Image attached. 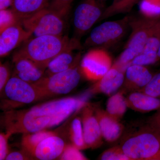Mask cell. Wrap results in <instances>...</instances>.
Here are the masks:
<instances>
[{
  "label": "cell",
  "mask_w": 160,
  "mask_h": 160,
  "mask_svg": "<svg viewBox=\"0 0 160 160\" xmlns=\"http://www.w3.org/2000/svg\"><path fill=\"white\" fill-rule=\"evenodd\" d=\"M2 95L4 98L1 109L5 112L46 99L33 84L14 75L10 78Z\"/></svg>",
  "instance_id": "obj_5"
},
{
  "label": "cell",
  "mask_w": 160,
  "mask_h": 160,
  "mask_svg": "<svg viewBox=\"0 0 160 160\" xmlns=\"http://www.w3.org/2000/svg\"><path fill=\"white\" fill-rule=\"evenodd\" d=\"M31 36V32L26 31L20 24H15L3 30L0 35L1 57L7 55Z\"/></svg>",
  "instance_id": "obj_16"
},
{
  "label": "cell",
  "mask_w": 160,
  "mask_h": 160,
  "mask_svg": "<svg viewBox=\"0 0 160 160\" xmlns=\"http://www.w3.org/2000/svg\"><path fill=\"white\" fill-rule=\"evenodd\" d=\"M81 120L84 139L88 148L97 149L103 144V136L95 113L94 106L88 102L82 108Z\"/></svg>",
  "instance_id": "obj_11"
},
{
  "label": "cell",
  "mask_w": 160,
  "mask_h": 160,
  "mask_svg": "<svg viewBox=\"0 0 160 160\" xmlns=\"http://www.w3.org/2000/svg\"><path fill=\"white\" fill-rule=\"evenodd\" d=\"M6 160H34L29 152L22 149V151L9 152L6 157Z\"/></svg>",
  "instance_id": "obj_33"
},
{
  "label": "cell",
  "mask_w": 160,
  "mask_h": 160,
  "mask_svg": "<svg viewBox=\"0 0 160 160\" xmlns=\"http://www.w3.org/2000/svg\"><path fill=\"white\" fill-rule=\"evenodd\" d=\"M141 0H113L111 5L104 10L99 21L106 19L117 15L128 13Z\"/></svg>",
  "instance_id": "obj_23"
},
{
  "label": "cell",
  "mask_w": 160,
  "mask_h": 160,
  "mask_svg": "<svg viewBox=\"0 0 160 160\" xmlns=\"http://www.w3.org/2000/svg\"><path fill=\"white\" fill-rule=\"evenodd\" d=\"M14 64L12 75L33 84L44 77L46 70L42 69L31 60L25 58L13 59Z\"/></svg>",
  "instance_id": "obj_18"
},
{
  "label": "cell",
  "mask_w": 160,
  "mask_h": 160,
  "mask_svg": "<svg viewBox=\"0 0 160 160\" xmlns=\"http://www.w3.org/2000/svg\"><path fill=\"white\" fill-rule=\"evenodd\" d=\"M69 138L72 145L80 149L88 148L85 142L81 118L77 117L70 123L69 127Z\"/></svg>",
  "instance_id": "obj_24"
},
{
  "label": "cell",
  "mask_w": 160,
  "mask_h": 160,
  "mask_svg": "<svg viewBox=\"0 0 160 160\" xmlns=\"http://www.w3.org/2000/svg\"><path fill=\"white\" fill-rule=\"evenodd\" d=\"M125 72L122 68L115 64L102 78L92 85L87 91L91 95L98 93L111 96L122 86L125 78Z\"/></svg>",
  "instance_id": "obj_12"
},
{
  "label": "cell",
  "mask_w": 160,
  "mask_h": 160,
  "mask_svg": "<svg viewBox=\"0 0 160 160\" xmlns=\"http://www.w3.org/2000/svg\"><path fill=\"white\" fill-rule=\"evenodd\" d=\"M81 61L66 71L49 76H44L33 83L46 99L67 94L78 86L81 80L82 72Z\"/></svg>",
  "instance_id": "obj_6"
},
{
  "label": "cell",
  "mask_w": 160,
  "mask_h": 160,
  "mask_svg": "<svg viewBox=\"0 0 160 160\" xmlns=\"http://www.w3.org/2000/svg\"><path fill=\"white\" fill-rule=\"evenodd\" d=\"M98 2H99L102 5H103V3L105 2L106 1H107V0H98Z\"/></svg>",
  "instance_id": "obj_37"
},
{
  "label": "cell",
  "mask_w": 160,
  "mask_h": 160,
  "mask_svg": "<svg viewBox=\"0 0 160 160\" xmlns=\"http://www.w3.org/2000/svg\"><path fill=\"white\" fill-rule=\"evenodd\" d=\"M160 61V46H159V48L158 50V53H157V61L158 62H159Z\"/></svg>",
  "instance_id": "obj_36"
},
{
  "label": "cell",
  "mask_w": 160,
  "mask_h": 160,
  "mask_svg": "<svg viewBox=\"0 0 160 160\" xmlns=\"http://www.w3.org/2000/svg\"><path fill=\"white\" fill-rule=\"evenodd\" d=\"M10 77V69L6 64L1 63L0 66V92L3 93L6 84L8 82Z\"/></svg>",
  "instance_id": "obj_32"
},
{
  "label": "cell",
  "mask_w": 160,
  "mask_h": 160,
  "mask_svg": "<svg viewBox=\"0 0 160 160\" xmlns=\"http://www.w3.org/2000/svg\"><path fill=\"white\" fill-rule=\"evenodd\" d=\"M91 95L86 91L81 95L51 100L25 109L5 112L3 123L12 134L33 133L57 126L75 112L81 111Z\"/></svg>",
  "instance_id": "obj_1"
},
{
  "label": "cell",
  "mask_w": 160,
  "mask_h": 160,
  "mask_svg": "<svg viewBox=\"0 0 160 160\" xmlns=\"http://www.w3.org/2000/svg\"><path fill=\"white\" fill-rule=\"evenodd\" d=\"M72 1L73 0H51L47 8L63 17L69 12Z\"/></svg>",
  "instance_id": "obj_29"
},
{
  "label": "cell",
  "mask_w": 160,
  "mask_h": 160,
  "mask_svg": "<svg viewBox=\"0 0 160 160\" xmlns=\"http://www.w3.org/2000/svg\"><path fill=\"white\" fill-rule=\"evenodd\" d=\"M154 74L146 66L131 64L125 71L122 90L125 93L139 91L149 83Z\"/></svg>",
  "instance_id": "obj_13"
},
{
  "label": "cell",
  "mask_w": 160,
  "mask_h": 160,
  "mask_svg": "<svg viewBox=\"0 0 160 160\" xmlns=\"http://www.w3.org/2000/svg\"><path fill=\"white\" fill-rule=\"evenodd\" d=\"M119 146L130 160H160V130L148 122L123 135Z\"/></svg>",
  "instance_id": "obj_3"
},
{
  "label": "cell",
  "mask_w": 160,
  "mask_h": 160,
  "mask_svg": "<svg viewBox=\"0 0 160 160\" xmlns=\"http://www.w3.org/2000/svg\"><path fill=\"white\" fill-rule=\"evenodd\" d=\"M57 134H58V132L56 131L47 130L23 134L22 140V148L30 154L32 151L42 141L49 136Z\"/></svg>",
  "instance_id": "obj_25"
},
{
  "label": "cell",
  "mask_w": 160,
  "mask_h": 160,
  "mask_svg": "<svg viewBox=\"0 0 160 160\" xmlns=\"http://www.w3.org/2000/svg\"><path fill=\"white\" fill-rule=\"evenodd\" d=\"M9 132H1L0 133V160H6L7 156L9 153V140L12 135Z\"/></svg>",
  "instance_id": "obj_31"
},
{
  "label": "cell",
  "mask_w": 160,
  "mask_h": 160,
  "mask_svg": "<svg viewBox=\"0 0 160 160\" xmlns=\"http://www.w3.org/2000/svg\"><path fill=\"white\" fill-rule=\"evenodd\" d=\"M139 91L160 99V72L154 74L149 83Z\"/></svg>",
  "instance_id": "obj_28"
},
{
  "label": "cell",
  "mask_w": 160,
  "mask_h": 160,
  "mask_svg": "<svg viewBox=\"0 0 160 160\" xmlns=\"http://www.w3.org/2000/svg\"><path fill=\"white\" fill-rule=\"evenodd\" d=\"M74 49H69L61 52L51 60L48 64L45 71V76L52 75L68 70L82 60L81 52L74 55Z\"/></svg>",
  "instance_id": "obj_20"
},
{
  "label": "cell",
  "mask_w": 160,
  "mask_h": 160,
  "mask_svg": "<svg viewBox=\"0 0 160 160\" xmlns=\"http://www.w3.org/2000/svg\"><path fill=\"white\" fill-rule=\"evenodd\" d=\"M125 92L121 90L112 95L107 101L106 111L117 119L121 120L128 108Z\"/></svg>",
  "instance_id": "obj_22"
},
{
  "label": "cell",
  "mask_w": 160,
  "mask_h": 160,
  "mask_svg": "<svg viewBox=\"0 0 160 160\" xmlns=\"http://www.w3.org/2000/svg\"><path fill=\"white\" fill-rule=\"evenodd\" d=\"M59 160H87V158L80 152V149L70 144H67L62 154L60 157Z\"/></svg>",
  "instance_id": "obj_30"
},
{
  "label": "cell",
  "mask_w": 160,
  "mask_h": 160,
  "mask_svg": "<svg viewBox=\"0 0 160 160\" xmlns=\"http://www.w3.org/2000/svg\"><path fill=\"white\" fill-rule=\"evenodd\" d=\"M149 124L160 130V109L150 117L148 121Z\"/></svg>",
  "instance_id": "obj_34"
},
{
  "label": "cell",
  "mask_w": 160,
  "mask_h": 160,
  "mask_svg": "<svg viewBox=\"0 0 160 160\" xmlns=\"http://www.w3.org/2000/svg\"><path fill=\"white\" fill-rule=\"evenodd\" d=\"M66 145L65 141L58 134L53 135L39 143L30 155L34 160L57 159L62 154Z\"/></svg>",
  "instance_id": "obj_14"
},
{
  "label": "cell",
  "mask_w": 160,
  "mask_h": 160,
  "mask_svg": "<svg viewBox=\"0 0 160 160\" xmlns=\"http://www.w3.org/2000/svg\"><path fill=\"white\" fill-rule=\"evenodd\" d=\"M98 159L101 160H130L119 146H113L103 152Z\"/></svg>",
  "instance_id": "obj_27"
},
{
  "label": "cell",
  "mask_w": 160,
  "mask_h": 160,
  "mask_svg": "<svg viewBox=\"0 0 160 160\" xmlns=\"http://www.w3.org/2000/svg\"><path fill=\"white\" fill-rule=\"evenodd\" d=\"M128 108L146 113L160 109V99L140 91L132 92L126 97Z\"/></svg>",
  "instance_id": "obj_19"
},
{
  "label": "cell",
  "mask_w": 160,
  "mask_h": 160,
  "mask_svg": "<svg viewBox=\"0 0 160 160\" xmlns=\"http://www.w3.org/2000/svg\"><path fill=\"white\" fill-rule=\"evenodd\" d=\"M160 46V17L156 23L143 51L131 62V64L148 66L157 62V53Z\"/></svg>",
  "instance_id": "obj_17"
},
{
  "label": "cell",
  "mask_w": 160,
  "mask_h": 160,
  "mask_svg": "<svg viewBox=\"0 0 160 160\" xmlns=\"http://www.w3.org/2000/svg\"><path fill=\"white\" fill-rule=\"evenodd\" d=\"M111 58L102 49L90 50L81 60V70L87 79L97 82L112 66Z\"/></svg>",
  "instance_id": "obj_9"
},
{
  "label": "cell",
  "mask_w": 160,
  "mask_h": 160,
  "mask_svg": "<svg viewBox=\"0 0 160 160\" xmlns=\"http://www.w3.org/2000/svg\"><path fill=\"white\" fill-rule=\"evenodd\" d=\"M81 48L79 41L76 38L69 39L68 37L62 36H42L27 41L14 55L13 59H28L46 70L49 62L61 52L67 49Z\"/></svg>",
  "instance_id": "obj_2"
},
{
  "label": "cell",
  "mask_w": 160,
  "mask_h": 160,
  "mask_svg": "<svg viewBox=\"0 0 160 160\" xmlns=\"http://www.w3.org/2000/svg\"><path fill=\"white\" fill-rule=\"evenodd\" d=\"M17 24H21L11 9L0 10V32L8 27Z\"/></svg>",
  "instance_id": "obj_26"
},
{
  "label": "cell",
  "mask_w": 160,
  "mask_h": 160,
  "mask_svg": "<svg viewBox=\"0 0 160 160\" xmlns=\"http://www.w3.org/2000/svg\"><path fill=\"white\" fill-rule=\"evenodd\" d=\"M130 18V16H126L121 19L102 23L92 30L85 41V46L103 49L114 46L126 34Z\"/></svg>",
  "instance_id": "obj_7"
},
{
  "label": "cell",
  "mask_w": 160,
  "mask_h": 160,
  "mask_svg": "<svg viewBox=\"0 0 160 160\" xmlns=\"http://www.w3.org/2000/svg\"><path fill=\"white\" fill-rule=\"evenodd\" d=\"M98 0H85L76 8L73 26L76 33L81 36L99 21L104 10Z\"/></svg>",
  "instance_id": "obj_10"
},
{
  "label": "cell",
  "mask_w": 160,
  "mask_h": 160,
  "mask_svg": "<svg viewBox=\"0 0 160 160\" xmlns=\"http://www.w3.org/2000/svg\"><path fill=\"white\" fill-rule=\"evenodd\" d=\"M13 0H0V10L8 9L12 6Z\"/></svg>",
  "instance_id": "obj_35"
},
{
  "label": "cell",
  "mask_w": 160,
  "mask_h": 160,
  "mask_svg": "<svg viewBox=\"0 0 160 160\" xmlns=\"http://www.w3.org/2000/svg\"><path fill=\"white\" fill-rule=\"evenodd\" d=\"M95 113L97 118L103 138L108 142H116L122 136L125 127L119 120L109 114L106 110L94 106Z\"/></svg>",
  "instance_id": "obj_15"
},
{
  "label": "cell",
  "mask_w": 160,
  "mask_h": 160,
  "mask_svg": "<svg viewBox=\"0 0 160 160\" xmlns=\"http://www.w3.org/2000/svg\"><path fill=\"white\" fill-rule=\"evenodd\" d=\"M21 25L34 37L44 35L62 36L65 29L62 17L48 8L24 20Z\"/></svg>",
  "instance_id": "obj_8"
},
{
  "label": "cell",
  "mask_w": 160,
  "mask_h": 160,
  "mask_svg": "<svg viewBox=\"0 0 160 160\" xmlns=\"http://www.w3.org/2000/svg\"><path fill=\"white\" fill-rule=\"evenodd\" d=\"M159 18L130 16L129 24L131 33L124 50L114 64L122 68L123 66L131 62L142 52Z\"/></svg>",
  "instance_id": "obj_4"
},
{
  "label": "cell",
  "mask_w": 160,
  "mask_h": 160,
  "mask_svg": "<svg viewBox=\"0 0 160 160\" xmlns=\"http://www.w3.org/2000/svg\"><path fill=\"white\" fill-rule=\"evenodd\" d=\"M51 0H13L12 10L21 23L24 20L47 8Z\"/></svg>",
  "instance_id": "obj_21"
}]
</instances>
